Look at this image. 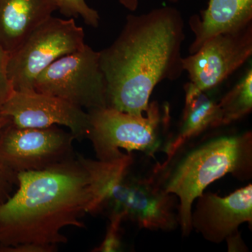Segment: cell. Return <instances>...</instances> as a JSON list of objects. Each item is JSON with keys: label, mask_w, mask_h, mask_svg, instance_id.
I'll list each match as a JSON object with an SVG mask.
<instances>
[{"label": "cell", "mask_w": 252, "mask_h": 252, "mask_svg": "<svg viewBox=\"0 0 252 252\" xmlns=\"http://www.w3.org/2000/svg\"><path fill=\"white\" fill-rule=\"evenodd\" d=\"M17 191L0 205V245L6 252H50L66 243L65 227L84 228L95 213V193L81 156L37 171L18 173Z\"/></svg>", "instance_id": "obj_1"}, {"label": "cell", "mask_w": 252, "mask_h": 252, "mask_svg": "<svg viewBox=\"0 0 252 252\" xmlns=\"http://www.w3.org/2000/svg\"><path fill=\"white\" fill-rule=\"evenodd\" d=\"M185 26L180 11L172 6L127 15L115 41L99 51L107 107L146 114L156 86L163 80H177L184 72Z\"/></svg>", "instance_id": "obj_2"}, {"label": "cell", "mask_w": 252, "mask_h": 252, "mask_svg": "<svg viewBox=\"0 0 252 252\" xmlns=\"http://www.w3.org/2000/svg\"><path fill=\"white\" fill-rule=\"evenodd\" d=\"M156 174L164 190L179 199L181 229L184 236H189L193 230V203L210 184L228 174L242 181L252 178V132L211 138L172 165L158 166Z\"/></svg>", "instance_id": "obj_3"}, {"label": "cell", "mask_w": 252, "mask_h": 252, "mask_svg": "<svg viewBox=\"0 0 252 252\" xmlns=\"http://www.w3.org/2000/svg\"><path fill=\"white\" fill-rule=\"evenodd\" d=\"M82 160L92 178L97 212L106 210L109 217L119 215L150 230L170 231L180 225L175 195L164 190L157 176L132 173L131 154L108 162Z\"/></svg>", "instance_id": "obj_4"}, {"label": "cell", "mask_w": 252, "mask_h": 252, "mask_svg": "<svg viewBox=\"0 0 252 252\" xmlns=\"http://www.w3.org/2000/svg\"><path fill=\"white\" fill-rule=\"evenodd\" d=\"M89 132L97 159L112 161L134 151L153 156L162 144V130L167 125L169 111L160 110L157 102L149 103L144 116H136L104 107L89 111Z\"/></svg>", "instance_id": "obj_5"}, {"label": "cell", "mask_w": 252, "mask_h": 252, "mask_svg": "<svg viewBox=\"0 0 252 252\" xmlns=\"http://www.w3.org/2000/svg\"><path fill=\"white\" fill-rule=\"evenodd\" d=\"M85 33L74 18L53 16L9 54L8 74L14 91H34L36 78L63 56L85 45Z\"/></svg>", "instance_id": "obj_6"}, {"label": "cell", "mask_w": 252, "mask_h": 252, "mask_svg": "<svg viewBox=\"0 0 252 252\" xmlns=\"http://www.w3.org/2000/svg\"><path fill=\"white\" fill-rule=\"evenodd\" d=\"M33 90L88 111L107 107V83L99 64V51L85 44L63 56L38 76Z\"/></svg>", "instance_id": "obj_7"}, {"label": "cell", "mask_w": 252, "mask_h": 252, "mask_svg": "<svg viewBox=\"0 0 252 252\" xmlns=\"http://www.w3.org/2000/svg\"><path fill=\"white\" fill-rule=\"evenodd\" d=\"M74 139L57 126L32 128L10 122L0 132V160L16 173L44 170L75 158Z\"/></svg>", "instance_id": "obj_8"}, {"label": "cell", "mask_w": 252, "mask_h": 252, "mask_svg": "<svg viewBox=\"0 0 252 252\" xmlns=\"http://www.w3.org/2000/svg\"><path fill=\"white\" fill-rule=\"evenodd\" d=\"M252 55V23L236 31L220 33L195 54L182 59L190 83L206 92L221 84Z\"/></svg>", "instance_id": "obj_9"}, {"label": "cell", "mask_w": 252, "mask_h": 252, "mask_svg": "<svg viewBox=\"0 0 252 252\" xmlns=\"http://www.w3.org/2000/svg\"><path fill=\"white\" fill-rule=\"evenodd\" d=\"M19 127L44 128L64 126L75 139L87 137L90 122L88 112L67 101L34 91H14L0 111Z\"/></svg>", "instance_id": "obj_10"}, {"label": "cell", "mask_w": 252, "mask_h": 252, "mask_svg": "<svg viewBox=\"0 0 252 252\" xmlns=\"http://www.w3.org/2000/svg\"><path fill=\"white\" fill-rule=\"evenodd\" d=\"M191 212V226L205 240L220 244L238 233L239 226L252 223V186L220 197L207 192L196 199Z\"/></svg>", "instance_id": "obj_11"}, {"label": "cell", "mask_w": 252, "mask_h": 252, "mask_svg": "<svg viewBox=\"0 0 252 252\" xmlns=\"http://www.w3.org/2000/svg\"><path fill=\"white\" fill-rule=\"evenodd\" d=\"M178 2L180 0H168ZM252 23V0H209L208 6L189 19L195 38L189 47L195 54L202 46L220 33L236 31Z\"/></svg>", "instance_id": "obj_12"}, {"label": "cell", "mask_w": 252, "mask_h": 252, "mask_svg": "<svg viewBox=\"0 0 252 252\" xmlns=\"http://www.w3.org/2000/svg\"><path fill=\"white\" fill-rule=\"evenodd\" d=\"M57 9L55 0H0V46L11 54Z\"/></svg>", "instance_id": "obj_13"}, {"label": "cell", "mask_w": 252, "mask_h": 252, "mask_svg": "<svg viewBox=\"0 0 252 252\" xmlns=\"http://www.w3.org/2000/svg\"><path fill=\"white\" fill-rule=\"evenodd\" d=\"M185 105L178 132L167 142L165 151L170 162L189 140L207 129L222 126V112L219 102L210 98L190 83L186 84Z\"/></svg>", "instance_id": "obj_14"}, {"label": "cell", "mask_w": 252, "mask_h": 252, "mask_svg": "<svg viewBox=\"0 0 252 252\" xmlns=\"http://www.w3.org/2000/svg\"><path fill=\"white\" fill-rule=\"evenodd\" d=\"M222 126L229 125L251 113L252 109V69L250 68L234 87L220 102Z\"/></svg>", "instance_id": "obj_15"}, {"label": "cell", "mask_w": 252, "mask_h": 252, "mask_svg": "<svg viewBox=\"0 0 252 252\" xmlns=\"http://www.w3.org/2000/svg\"><path fill=\"white\" fill-rule=\"evenodd\" d=\"M57 9L67 18L81 17L91 27L99 26V15L97 11L86 4L85 0H55Z\"/></svg>", "instance_id": "obj_16"}, {"label": "cell", "mask_w": 252, "mask_h": 252, "mask_svg": "<svg viewBox=\"0 0 252 252\" xmlns=\"http://www.w3.org/2000/svg\"><path fill=\"white\" fill-rule=\"evenodd\" d=\"M9 59V53L0 46V111L14 92L8 74Z\"/></svg>", "instance_id": "obj_17"}, {"label": "cell", "mask_w": 252, "mask_h": 252, "mask_svg": "<svg viewBox=\"0 0 252 252\" xmlns=\"http://www.w3.org/2000/svg\"><path fill=\"white\" fill-rule=\"evenodd\" d=\"M110 225L105 239L100 246L96 248L94 252H116L121 248V238L119 235L121 223L123 219L119 215L109 216Z\"/></svg>", "instance_id": "obj_18"}, {"label": "cell", "mask_w": 252, "mask_h": 252, "mask_svg": "<svg viewBox=\"0 0 252 252\" xmlns=\"http://www.w3.org/2000/svg\"><path fill=\"white\" fill-rule=\"evenodd\" d=\"M18 185V173L0 160V205L11 197L15 185Z\"/></svg>", "instance_id": "obj_19"}, {"label": "cell", "mask_w": 252, "mask_h": 252, "mask_svg": "<svg viewBox=\"0 0 252 252\" xmlns=\"http://www.w3.org/2000/svg\"><path fill=\"white\" fill-rule=\"evenodd\" d=\"M225 241L228 242V251L229 252L238 251L239 250L244 249L243 241H242L238 233L231 235L229 238H227Z\"/></svg>", "instance_id": "obj_20"}, {"label": "cell", "mask_w": 252, "mask_h": 252, "mask_svg": "<svg viewBox=\"0 0 252 252\" xmlns=\"http://www.w3.org/2000/svg\"><path fill=\"white\" fill-rule=\"evenodd\" d=\"M140 0H119L120 4H122L126 9L130 11H135L139 6Z\"/></svg>", "instance_id": "obj_21"}, {"label": "cell", "mask_w": 252, "mask_h": 252, "mask_svg": "<svg viewBox=\"0 0 252 252\" xmlns=\"http://www.w3.org/2000/svg\"><path fill=\"white\" fill-rule=\"evenodd\" d=\"M11 122L9 118L0 114V132L3 128Z\"/></svg>", "instance_id": "obj_22"}, {"label": "cell", "mask_w": 252, "mask_h": 252, "mask_svg": "<svg viewBox=\"0 0 252 252\" xmlns=\"http://www.w3.org/2000/svg\"><path fill=\"white\" fill-rule=\"evenodd\" d=\"M0 252H2V248H1V245H0Z\"/></svg>", "instance_id": "obj_23"}]
</instances>
